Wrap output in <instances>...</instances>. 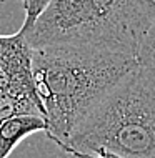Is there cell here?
Listing matches in <instances>:
<instances>
[{
  "label": "cell",
  "instance_id": "cell-8",
  "mask_svg": "<svg viewBox=\"0 0 155 158\" xmlns=\"http://www.w3.org/2000/svg\"><path fill=\"white\" fill-rule=\"evenodd\" d=\"M49 3H50V0H22L25 19H24V23H22V27H20V30L27 32L28 28H32V25L37 22V19L47 8Z\"/></svg>",
  "mask_w": 155,
  "mask_h": 158
},
{
  "label": "cell",
  "instance_id": "cell-6",
  "mask_svg": "<svg viewBox=\"0 0 155 158\" xmlns=\"http://www.w3.org/2000/svg\"><path fill=\"white\" fill-rule=\"evenodd\" d=\"M15 115H40L44 117V110L35 103L17 98L10 93L0 90V123ZM45 118V117H44Z\"/></svg>",
  "mask_w": 155,
  "mask_h": 158
},
{
  "label": "cell",
  "instance_id": "cell-5",
  "mask_svg": "<svg viewBox=\"0 0 155 158\" xmlns=\"http://www.w3.org/2000/svg\"><path fill=\"white\" fill-rule=\"evenodd\" d=\"M47 130L40 115H15L0 123V158H8L15 147L27 136Z\"/></svg>",
  "mask_w": 155,
  "mask_h": 158
},
{
  "label": "cell",
  "instance_id": "cell-1",
  "mask_svg": "<svg viewBox=\"0 0 155 158\" xmlns=\"http://www.w3.org/2000/svg\"><path fill=\"white\" fill-rule=\"evenodd\" d=\"M33 80L45 112L47 136L65 147L75 127L140 65L135 55L90 47L32 48Z\"/></svg>",
  "mask_w": 155,
  "mask_h": 158
},
{
  "label": "cell",
  "instance_id": "cell-7",
  "mask_svg": "<svg viewBox=\"0 0 155 158\" xmlns=\"http://www.w3.org/2000/svg\"><path fill=\"white\" fill-rule=\"evenodd\" d=\"M139 63L144 68H147L152 75H155V22L145 33L144 40L140 44L139 53H137Z\"/></svg>",
  "mask_w": 155,
  "mask_h": 158
},
{
  "label": "cell",
  "instance_id": "cell-4",
  "mask_svg": "<svg viewBox=\"0 0 155 158\" xmlns=\"http://www.w3.org/2000/svg\"><path fill=\"white\" fill-rule=\"evenodd\" d=\"M32 52L24 32L0 35V90L35 103L44 110L33 80Z\"/></svg>",
  "mask_w": 155,
  "mask_h": 158
},
{
  "label": "cell",
  "instance_id": "cell-9",
  "mask_svg": "<svg viewBox=\"0 0 155 158\" xmlns=\"http://www.w3.org/2000/svg\"><path fill=\"white\" fill-rule=\"evenodd\" d=\"M97 158H120V156L114 155V153H109V152H100L97 155Z\"/></svg>",
  "mask_w": 155,
  "mask_h": 158
},
{
  "label": "cell",
  "instance_id": "cell-2",
  "mask_svg": "<svg viewBox=\"0 0 155 158\" xmlns=\"http://www.w3.org/2000/svg\"><path fill=\"white\" fill-rule=\"evenodd\" d=\"M153 22L155 0H50L24 33L32 48L72 45L137 57Z\"/></svg>",
  "mask_w": 155,
  "mask_h": 158
},
{
  "label": "cell",
  "instance_id": "cell-3",
  "mask_svg": "<svg viewBox=\"0 0 155 158\" xmlns=\"http://www.w3.org/2000/svg\"><path fill=\"white\" fill-rule=\"evenodd\" d=\"M62 150L75 158L100 152L155 158V75L139 65L75 127Z\"/></svg>",
  "mask_w": 155,
  "mask_h": 158
}]
</instances>
